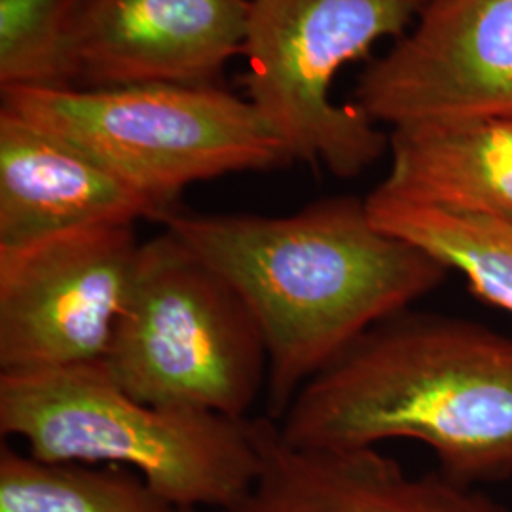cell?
Listing matches in <instances>:
<instances>
[{
    "label": "cell",
    "mask_w": 512,
    "mask_h": 512,
    "mask_svg": "<svg viewBox=\"0 0 512 512\" xmlns=\"http://www.w3.org/2000/svg\"><path fill=\"white\" fill-rule=\"evenodd\" d=\"M253 313L268 353L270 418L365 332L437 291L450 270L380 230L365 200L336 196L285 217L164 219Z\"/></svg>",
    "instance_id": "cell-1"
},
{
    "label": "cell",
    "mask_w": 512,
    "mask_h": 512,
    "mask_svg": "<svg viewBox=\"0 0 512 512\" xmlns=\"http://www.w3.org/2000/svg\"><path fill=\"white\" fill-rule=\"evenodd\" d=\"M277 427L298 448L418 440L465 486L511 478L512 338L408 308L313 376Z\"/></svg>",
    "instance_id": "cell-2"
},
{
    "label": "cell",
    "mask_w": 512,
    "mask_h": 512,
    "mask_svg": "<svg viewBox=\"0 0 512 512\" xmlns=\"http://www.w3.org/2000/svg\"><path fill=\"white\" fill-rule=\"evenodd\" d=\"M0 433L42 461L129 469L173 509L230 511L260 469L249 418L143 403L103 363L0 372Z\"/></svg>",
    "instance_id": "cell-3"
},
{
    "label": "cell",
    "mask_w": 512,
    "mask_h": 512,
    "mask_svg": "<svg viewBox=\"0 0 512 512\" xmlns=\"http://www.w3.org/2000/svg\"><path fill=\"white\" fill-rule=\"evenodd\" d=\"M109 169L164 219L192 184L293 164L249 99L217 86L2 92V107Z\"/></svg>",
    "instance_id": "cell-4"
},
{
    "label": "cell",
    "mask_w": 512,
    "mask_h": 512,
    "mask_svg": "<svg viewBox=\"0 0 512 512\" xmlns=\"http://www.w3.org/2000/svg\"><path fill=\"white\" fill-rule=\"evenodd\" d=\"M103 365L143 403L232 420H247L268 382V353L253 313L167 228L141 243Z\"/></svg>",
    "instance_id": "cell-5"
},
{
    "label": "cell",
    "mask_w": 512,
    "mask_h": 512,
    "mask_svg": "<svg viewBox=\"0 0 512 512\" xmlns=\"http://www.w3.org/2000/svg\"><path fill=\"white\" fill-rule=\"evenodd\" d=\"M427 0H249L243 40L247 99L293 162L351 179L389 137L359 105L332 99L338 73L384 38L408 33Z\"/></svg>",
    "instance_id": "cell-6"
},
{
    "label": "cell",
    "mask_w": 512,
    "mask_h": 512,
    "mask_svg": "<svg viewBox=\"0 0 512 512\" xmlns=\"http://www.w3.org/2000/svg\"><path fill=\"white\" fill-rule=\"evenodd\" d=\"M141 243L109 222L0 247V372L103 363Z\"/></svg>",
    "instance_id": "cell-7"
},
{
    "label": "cell",
    "mask_w": 512,
    "mask_h": 512,
    "mask_svg": "<svg viewBox=\"0 0 512 512\" xmlns=\"http://www.w3.org/2000/svg\"><path fill=\"white\" fill-rule=\"evenodd\" d=\"M355 105L393 129L512 116V0H427L366 67Z\"/></svg>",
    "instance_id": "cell-8"
},
{
    "label": "cell",
    "mask_w": 512,
    "mask_h": 512,
    "mask_svg": "<svg viewBox=\"0 0 512 512\" xmlns=\"http://www.w3.org/2000/svg\"><path fill=\"white\" fill-rule=\"evenodd\" d=\"M247 16L249 0H84L74 88L215 86Z\"/></svg>",
    "instance_id": "cell-9"
},
{
    "label": "cell",
    "mask_w": 512,
    "mask_h": 512,
    "mask_svg": "<svg viewBox=\"0 0 512 512\" xmlns=\"http://www.w3.org/2000/svg\"><path fill=\"white\" fill-rule=\"evenodd\" d=\"M260 469L251 492L224 512H512L437 473L408 475L376 446L298 448L270 416L249 420Z\"/></svg>",
    "instance_id": "cell-10"
},
{
    "label": "cell",
    "mask_w": 512,
    "mask_h": 512,
    "mask_svg": "<svg viewBox=\"0 0 512 512\" xmlns=\"http://www.w3.org/2000/svg\"><path fill=\"white\" fill-rule=\"evenodd\" d=\"M141 219L160 215L109 169L18 114L0 109V247Z\"/></svg>",
    "instance_id": "cell-11"
},
{
    "label": "cell",
    "mask_w": 512,
    "mask_h": 512,
    "mask_svg": "<svg viewBox=\"0 0 512 512\" xmlns=\"http://www.w3.org/2000/svg\"><path fill=\"white\" fill-rule=\"evenodd\" d=\"M389 150L385 194L512 222V116L393 129Z\"/></svg>",
    "instance_id": "cell-12"
},
{
    "label": "cell",
    "mask_w": 512,
    "mask_h": 512,
    "mask_svg": "<svg viewBox=\"0 0 512 512\" xmlns=\"http://www.w3.org/2000/svg\"><path fill=\"white\" fill-rule=\"evenodd\" d=\"M372 222L463 275L471 293L512 315V222L385 194L366 198Z\"/></svg>",
    "instance_id": "cell-13"
},
{
    "label": "cell",
    "mask_w": 512,
    "mask_h": 512,
    "mask_svg": "<svg viewBox=\"0 0 512 512\" xmlns=\"http://www.w3.org/2000/svg\"><path fill=\"white\" fill-rule=\"evenodd\" d=\"M173 511L124 467L50 463L0 448V512Z\"/></svg>",
    "instance_id": "cell-14"
},
{
    "label": "cell",
    "mask_w": 512,
    "mask_h": 512,
    "mask_svg": "<svg viewBox=\"0 0 512 512\" xmlns=\"http://www.w3.org/2000/svg\"><path fill=\"white\" fill-rule=\"evenodd\" d=\"M84 0H0V90L74 88Z\"/></svg>",
    "instance_id": "cell-15"
},
{
    "label": "cell",
    "mask_w": 512,
    "mask_h": 512,
    "mask_svg": "<svg viewBox=\"0 0 512 512\" xmlns=\"http://www.w3.org/2000/svg\"><path fill=\"white\" fill-rule=\"evenodd\" d=\"M173 512H200L198 509H175Z\"/></svg>",
    "instance_id": "cell-16"
}]
</instances>
